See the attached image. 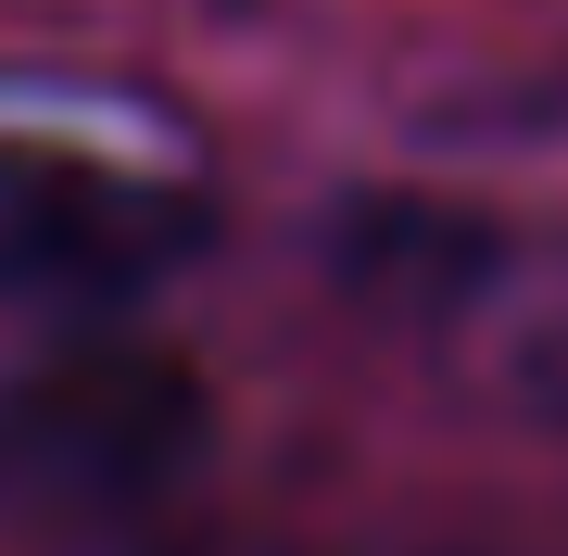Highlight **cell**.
Masks as SVG:
<instances>
[{
	"label": "cell",
	"instance_id": "obj_1",
	"mask_svg": "<svg viewBox=\"0 0 568 556\" xmlns=\"http://www.w3.org/2000/svg\"><path fill=\"white\" fill-rule=\"evenodd\" d=\"M203 241H215V190L178 152L0 114V304L51 316V330H114Z\"/></svg>",
	"mask_w": 568,
	"mask_h": 556
},
{
	"label": "cell",
	"instance_id": "obj_2",
	"mask_svg": "<svg viewBox=\"0 0 568 556\" xmlns=\"http://www.w3.org/2000/svg\"><path fill=\"white\" fill-rule=\"evenodd\" d=\"M215 443V392L190 354L140 330H63L39 367L0 380V518H51V532H114L164 506Z\"/></svg>",
	"mask_w": 568,
	"mask_h": 556
},
{
	"label": "cell",
	"instance_id": "obj_3",
	"mask_svg": "<svg viewBox=\"0 0 568 556\" xmlns=\"http://www.w3.org/2000/svg\"><path fill=\"white\" fill-rule=\"evenodd\" d=\"M354 291L417 330H443L480 354V380L518 417L568 431V253L506 241L467 215H366L354 228Z\"/></svg>",
	"mask_w": 568,
	"mask_h": 556
}]
</instances>
